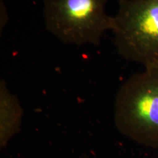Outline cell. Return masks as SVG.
Instances as JSON below:
<instances>
[{
  "mask_svg": "<svg viewBox=\"0 0 158 158\" xmlns=\"http://www.w3.org/2000/svg\"><path fill=\"white\" fill-rule=\"evenodd\" d=\"M114 118L122 135L145 147L158 148V67L133 75L120 86Z\"/></svg>",
  "mask_w": 158,
  "mask_h": 158,
  "instance_id": "cell-1",
  "label": "cell"
},
{
  "mask_svg": "<svg viewBox=\"0 0 158 158\" xmlns=\"http://www.w3.org/2000/svg\"><path fill=\"white\" fill-rule=\"evenodd\" d=\"M111 31L118 53L145 69L158 67V0H118Z\"/></svg>",
  "mask_w": 158,
  "mask_h": 158,
  "instance_id": "cell-2",
  "label": "cell"
},
{
  "mask_svg": "<svg viewBox=\"0 0 158 158\" xmlns=\"http://www.w3.org/2000/svg\"><path fill=\"white\" fill-rule=\"evenodd\" d=\"M107 0H44L46 29L64 43L98 45L111 30L114 17L105 12Z\"/></svg>",
  "mask_w": 158,
  "mask_h": 158,
  "instance_id": "cell-3",
  "label": "cell"
},
{
  "mask_svg": "<svg viewBox=\"0 0 158 158\" xmlns=\"http://www.w3.org/2000/svg\"><path fill=\"white\" fill-rule=\"evenodd\" d=\"M23 109L19 99L12 94L5 80L0 81V146L6 147L10 140L19 133Z\"/></svg>",
  "mask_w": 158,
  "mask_h": 158,
  "instance_id": "cell-4",
  "label": "cell"
}]
</instances>
